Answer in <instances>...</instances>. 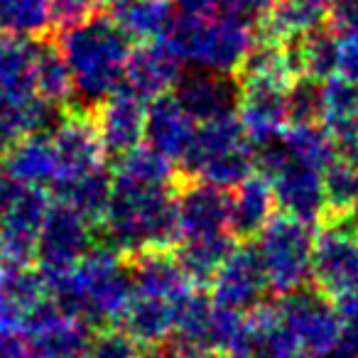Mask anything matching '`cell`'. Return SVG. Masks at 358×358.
Listing matches in <instances>:
<instances>
[{"mask_svg":"<svg viewBox=\"0 0 358 358\" xmlns=\"http://www.w3.org/2000/svg\"><path fill=\"white\" fill-rule=\"evenodd\" d=\"M174 187L138 185L113 172V196L96 229V241L115 248L125 260L150 248L169 250L182 241Z\"/></svg>","mask_w":358,"mask_h":358,"instance_id":"obj_1","label":"cell"},{"mask_svg":"<svg viewBox=\"0 0 358 358\" xmlns=\"http://www.w3.org/2000/svg\"><path fill=\"white\" fill-rule=\"evenodd\" d=\"M57 45L74 79V101L69 106L96 110L123 86L133 40L110 15H91L86 22L62 32Z\"/></svg>","mask_w":358,"mask_h":358,"instance_id":"obj_2","label":"cell"},{"mask_svg":"<svg viewBox=\"0 0 358 358\" xmlns=\"http://www.w3.org/2000/svg\"><path fill=\"white\" fill-rule=\"evenodd\" d=\"M164 40L182 57L185 64L199 69L236 74L255 40V30L248 22L234 17H199L174 13Z\"/></svg>","mask_w":358,"mask_h":358,"instance_id":"obj_3","label":"cell"},{"mask_svg":"<svg viewBox=\"0 0 358 358\" xmlns=\"http://www.w3.org/2000/svg\"><path fill=\"white\" fill-rule=\"evenodd\" d=\"M314 234L317 231L312 224H304L282 211H278L258 234L255 243L273 294L282 297L312 282Z\"/></svg>","mask_w":358,"mask_h":358,"instance_id":"obj_4","label":"cell"},{"mask_svg":"<svg viewBox=\"0 0 358 358\" xmlns=\"http://www.w3.org/2000/svg\"><path fill=\"white\" fill-rule=\"evenodd\" d=\"M280 319L285 327L294 334L302 351L322 358L343 329V319L329 294H324L317 285H304V287L287 292L275 302Z\"/></svg>","mask_w":358,"mask_h":358,"instance_id":"obj_5","label":"cell"},{"mask_svg":"<svg viewBox=\"0 0 358 358\" xmlns=\"http://www.w3.org/2000/svg\"><path fill=\"white\" fill-rule=\"evenodd\" d=\"M358 282V234L343 216L329 214L314 234L312 285L331 299Z\"/></svg>","mask_w":358,"mask_h":358,"instance_id":"obj_6","label":"cell"},{"mask_svg":"<svg viewBox=\"0 0 358 358\" xmlns=\"http://www.w3.org/2000/svg\"><path fill=\"white\" fill-rule=\"evenodd\" d=\"M50 145L57 162V182H69L101 167L106 157L94 110L66 106V113L50 130Z\"/></svg>","mask_w":358,"mask_h":358,"instance_id":"obj_7","label":"cell"},{"mask_svg":"<svg viewBox=\"0 0 358 358\" xmlns=\"http://www.w3.org/2000/svg\"><path fill=\"white\" fill-rule=\"evenodd\" d=\"M211 299L234 312H253L270 292L265 265L255 241H238L226 263L211 280Z\"/></svg>","mask_w":358,"mask_h":358,"instance_id":"obj_8","label":"cell"},{"mask_svg":"<svg viewBox=\"0 0 358 358\" xmlns=\"http://www.w3.org/2000/svg\"><path fill=\"white\" fill-rule=\"evenodd\" d=\"M94 331L89 322L66 314L52 297L37 304L22 322L35 358H84Z\"/></svg>","mask_w":358,"mask_h":358,"instance_id":"obj_9","label":"cell"},{"mask_svg":"<svg viewBox=\"0 0 358 358\" xmlns=\"http://www.w3.org/2000/svg\"><path fill=\"white\" fill-rule=\"evenodd\" d=\"M96 226L64 201H52L37 241V265L45 273H62L79 263L94 245Z\"/></svg>","mask_w":358,"mask_h":358,"instance_id":"obj_10","label":"cell"},{"mask_svg":"<svg viewBox=\"0 0 358 358\" xmlns=\"http://www.w3.org/2000/svg\"><path fill=\"white\" fill-rule=\"evenodd\" d=\"M52 196L45 187H25L10 206L0 211V260L27 265L37 260V241Z\"/></svg>","mask_w":358,"mask_h":358,"instance_id":"obj_11","label":"cell"},{"mask_svg":"<svg viewBox=\"0 0 358 358\" xmlns=\"http://www.w3.org/2000/svg\"><path fill=\"white\" fill-rule=\"evenodd\" d=\"M270 185L275 192L278 211L282 214L312 226H319L329 216L322 169L289 157V162L270 179Z\"/></svg>","mask_w":358,"mask_h":358,"instance_id":"obj_12","label":"cell"},{"mask_svg":"<svg viewBox=\"0 0 358 358\" xmlns=\"http://www.w3.org/2000/svg\"><path fill=\"white\" fill-rule=\"evenodd\" d=\"M182 69H185V62L164 37L138 42L130 50L123 84L135 91L140 99L152 101L162 94H172L179 76L185 74Z\"/></svg>","mask_w":358,"mask_h":358,"instance_id":"obj_13","label":"cell"},{"mask_svg":"<svg viewBox=\"0 0 358 358\" xmlns=\"http://www.w3.org/2000/svg\"><path fill=\"white\" fill-rule=\"evenodd\" d=\"M96 113L101 143H103L106 157L118 159L135 145L145 143V115H148V101L140 99L128 86L108 96Z\"/></svg>","mask_w":358,"mask_h":358,"instance_id":"obj_14","label":"cell"},{"mask_svg":"<svg viewBox=\"0 0 358 358\" xmlns=\"http://www.w3.org/2000/svg\"><path fill=\"white\" fill-rule=\"evenodd\" d=\"M287 86L275 81H241L238 113L250 143H268L289 128L287 118Z\"/></svg>","mask_w":358,"mask_h":358,"instance_id":"obj_15","label":"cell"},{"mask_svg":"<svg viewBox=\"0 0 358 358\" xmlns=\"http://www.w3.org/2000/svg\"><path fill=\"white\" fill-rule=\"evenodd\" d=\"M172 94L196 123H204L219 115L236 113L241 99V81L236 74L196 69L179 76Z\"/></svg>","mask_w":358,"mask_h":358,"instance_id":"obj_16","label":"cell"},{"mask_svg":"<svg viewBox=\"0 0 358 358\" xmlns=\"http://www.w3.org/2000/svg\"><path fill=\"white\" fill-rule=\"evenodd\" d=\"M177 221L182 238L219 234L229 231V192L201 182V179H185L177 187Z\"/></svg>","mask_w":358,"mask_h":358,"instance_id":"obj_17","label":"cell"},{"mask_svg":"<svg viewBox=\"0 0 358 358\" xmlns=\"http://www.w3.org/2000/svg\"><path fill=\"white\" fill-rule=\"evenodd\" d=\"M196 133V120L185 110L174 94H162L148 101V115H145V143L152 145L162 155H167L174 164L189 150Z\"/></svg>","mask_w":358,"mask_h":358,"instance_id":"obj_18","label":"cell"},{"mask_svg":"<svg viewBox=\"0 0 358 358\" xmlns=\"http://www.w3.org/2000/svg\"><path fill=\"white\" fill-rule=\"evenodd\" d=\"M128 265L138 294H152V297H164L172 302H185L196 289V285L185 273L172 248L143 250V253L128 258Z\"/></svg>","mask_w":358,"mask_h":358,"instance_id":"obj_19","label":"cell"},{"mask_svg":"<svg viewBox=\"0 0 358 358\" xmlns=\"http://www.w3.org/2000/svg\"><path fill=\"white\" fill-rule=\"evenodd\" d=\"M275 214V192L265 174L253 172L229 192V234L236 241H255Z\"/></svg>","mask_w":358,"mask_h":358,"instance_id":"obj_20","label":"cell"},{"mask_svg":"<svg viewBox=\"0 0 358 358\" xmlns=\"http://www.w3.org/2000/svg\"><path fill=\"white\" fill-rule=\"evenodd\" d=\"M182 302H172L152 294H138L130 299L118 327L138 343L140 348L164 346L177 329V317Z\"/></svg>","mask_w":358,"mask_h":358,"instance_id":"obj_21","label":"cell"},{"mask_svg":"<svg viewBox=\"0 0 358 358\" xmlns=\"http://www.w3.org/2000/svg\"><path fill=\"white\" fill-rule=\"evenodd\" d=\"M248 140L250 138L245 133L243 123H241L238 113H226L219 115V118L196 123L194 140H192L189 150H187V155L179 162L182 174H185V179H196L211 159L221 157V155L248 143Z\"/></svg>","mask_w":358,"mask_h":358,"instance_id":"obj_22","label":"cell"},{"mask_svg":"<svg viewBox=\"0 0 358 358\" xmlns=\"http://www.w3.org/2000/svg\"><path fill=\"white\" fill-rule=\"evenodd\" d=\"M35 50L30 37L0 32V108L35 96Z\"/></svg>","mask_w":358,"mask_h":358,"instance_id":"obj_23","label":"cell"},{"mask_svg":"<svg viewBox=\"0 0 358 358\" xmlns=\"http://www.w3.org/2000/svg\"><path fill=\"white\" fill-rule=\"evenodd\" d=\"M238 241L229 234V231H219V234H206L194 236V238H182L174 245V255L182 263L185 273L196 287H206L211 285L214 275L226 263L231 250L236 248Z\"/></svg>","mask_w":358,"mask_h":358,"instance_id":"obj_24","label":"cell"},{"mask_svg":"<svg viewBox=\"0 0 358 358\" xmlns=\"http://www.w3.org/2000/svg\"><path fill=\"white\" fill-rule=\"evenodd\" d=\"M0 164L27 187H45L47 189V187H55L57 182V162L47 133L27 135V138L17 140L0 157Z\"/></svg>","mask_w":358,"mask_h":358,"instance_id":"obj_25","label":"cell"},{"mask_svg":"<svg viewBox=\"0 0 358 358\" xmlns=\"http://www.w3.org/2000/svg\"><path fill=\"white\" fill-rule=\"evenodd\" d=\"M177 13V0H118L110 17L133 42H150L167 35Z\"/></svg>","mask_w":358,"mask_h":358,"instance_id":"obj_26","label":"cell"},{"mask_svg":"<svg viewBox=\"0 0 358 358\" xmlns=\"http://www.w3.org/2000/svg\"><path fill=\"white\" fill-rule=\"evenodd\" d=\"M57 201H64L74 211H79L89 224L99 226L108 211L110 196H113V174L101 164L91 172L81 174L69 182H59L52 187Z\"/></svg>","mask_w":358,"mask_h":358,"instance_id":"obj_27","label":"cell"},{"mask_svg":"<svg viewBox=\"0 0 358 358\" xmlns=\"http://www.w3.org/2000/svg\"><path fill=\"white\" fill-rule=\"evenodd\" d=\"M35 94L52 103L74 101V79L57 42H40L35 50Z\"/></svg>","mask_w":358,"mask_h":358,"instance_id":"obj_28","label":"cell"},{"mask_svg":"<svg viewBox=\"0 0 358 358\" xmlns=\"http://www.w3.org/2000/svg\"><path fill=\"white\" fill-rule=\"evenodd\" d=\"M115 174L125 179H133L138 185L148 187H174L177 185V169L174 162L155 150L152 145L140 143L133 150L115 159Z\"/></svg>","mask_w":358,"mask_h":358,"instance_id":"obj_29","label":"cell"},{"mask_svg":"<svg viewBox=\"0 0 358 358\" xmlns=\"http://www.w3.org/2000/svg\"><path fill=\"white\" fill-rule=\"evenodd\" d=\"M282 138L289 150V157L312 164V167L322 169V172L338 157L336 145H334L331 135H329V130L322 123L289 125Z\"/></svg>","mask_w":358,"mask_h":358,"instance_id":"obj_30","label":"cell"},{"mask_svg":"<svg viewBox=\"0 0 358 358\" xmlns=\"http://www.w3.org/2000/svg\"><path fill=\"white\" fill-rule=\"evenodd\" d=\"M322 174L329 214H346L358 201V162L346 157H336Z\"/></svg>","mask_w":358,"mask_h":358,"instance_id":"obj_31","label":"cell"},{"mask_svg":"<svg viewBox=\"0 0 358 358\" xmlns=\"http://www.w3.org/2000/svg\"><path fill=\"white\" fill-rule=\"evenodd\" d=\"M285 99L289 125H317L324 120V81L312 76L292 79Z\"/></svg>","mask_w":358,"mask_h":358,"instance_id":"obj_32","label":"cell"},{"mask_svg":"<svg viewBox=\"0 0 358 358\" xmlns=\"http://www.w3.org/2000/svg\"><path fill=\"white\" fill-rule=\"evenodd\" d=\"M358 118V81L334 74L324 81V125Z\"/></svg>","mask_w":358,"mask_h":358,"instance_id":"obj_33","label":"cell"},{"mask_svg":"<svg viewBox=\"0 0 358 358\" xmlns=\"http://www.w3.org/2000/svg\"><path fill=\"white\" fill-rule=\"evenodd\" d=\"M143 348L120 327L96 329L84 358H140Z\"/></svg>","mask_w":358,"mask_h":358,"instance_id":"obj_34","label":"cell"},{"mask_svg":"<svg viewBox=\"0 0 358 358\" xmlns=\"http://www.w3.org/2000/svg\"><path fill=\"white\" fill-rule=\"evenodd\" d=\"M278 0H214V17H234V20L258 25Z\"/></svg>","mask_w":358,"mask_h":358,"instance_id":"obj_35","label":"cell"},{"mask_svg":"<svg viewBox=\"0 0 358 358\" xmlns=\"http://www.w3.org/2000/svg\"><path fill=\"white\" fill-rule=\"evenodd\" d=\"M91 0H52V32H66L94 15Z\"/></svg>","mask_w":358,"mask_h":358,"instance_id":"obj_36","label":"cell"},{"mask_svg":"<svg viewBox=\"0 0 358 358\" xmlns=\"http://www.w3.org/2000/svg\"><path fill=\"white\" fill-rule=\"evenodd\" d=\"M338 74L358 81V27L338 32Z\"/></svg>","mask_w":358,"mask_h":358,"instance_id":"obj_37","label":"cell"},{"mask_svg":"<svg viewBox=\"0 0 358 358\" xmlns=\"http://www.w3.org/2000/svg\"><path fill=\"white\" fill-rule=\"evenodd\" d=\"M0 358H32L25 334L15 329H0Z\"/></svg>","mask_w":358,"mask_h":358,"instance_id":"obj_38","label":"cell"},{"mask_svg":"<svg viewBox=\"0 0 358 358\" xmlns=\"http://www.w3.org/2000/svg\"><path fill=\"white\" fill-rule=\"evenodd\" d=\"M338 216H343V219H346V224L351 226V229L358 234V201L351 206V209L346 211V214H338Z\"/></svg>","mask_w":358,"mask_h":358,"instance_id":"obj_39","label":"cell"},{"mask_svg":"<svg viewBox=\"0 0 358 358\" xmlns=\"http://www.w3.org/2000/svg\"><path fill=\"white\" fill-rule=\"evenodd\" d=\"M297 3H304V6H314V8H324V10H329V0H297Z\"/></svg>","mask_w":358,"mask_h":358,"instance_id":"obj_40","label":"cell"},{"mask_svg":"<svg viewBox=\"0 0 358 358\" xmlns=\"http://www.w3.org/2000/svg\"><path fill=\"white\" fill-rule=\"evenodd\" d=\"M94 6H99V8H110V6H115L118 0H91Z\"/></svg>","mask_w":358,"mask_h":358,"instance_id":"obj_41","label":"cell"},{"mask_svg":"<svg viewBox=\"0 0 358 358\" xmlns=\"http://www.w3.org/2000/svg\"><path fill=\"white\" fill-rule=\"evenodd\" d=\"M294 358H317V356H312V353H307V351H302V353H297Z\"/></svg>","mask_w":358,"mask_h":358,"instance_id":"obj_42","label":"cell"},{"mask_svg":"<svg viewBox=\"0 0 358 358\" xmlns=\"http://www.w3.org/2000/svg\"><path fill=\"white\" fill-rule=\"evenodd\" d=\"M0 329H3V324H0Z\"/></svg>","mask_w":358,"mask_h":358,"instance_id":"obj_43","label":"cell"},{"mask_svg":"<svg viewBox=\"0 0 358 358\" xmlns=\"http://www.w3.org/2000/svg\"><path fill=\"white\" fill-rule=\"evenodd\" d=\"M0 265H3V260H0Z\"/></svg>","mask_w":358,"mask_h":358,"instance_id":"obj_44","label":"cell"}]
</instances>
